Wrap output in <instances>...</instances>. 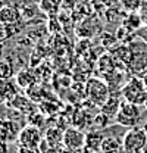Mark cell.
Wrapping results in <instances>:
<instances>
[{"instance_id":"obj_10","label":"cell","mask_w":147,"mask_h":153,"mask_svg":"<svg viewBox=\"0 0 147 153\" xmlns=\"http://www.w3.org/2000/svg\"><path fill=\"white\" fill-rule=\"evenodd\" d=\"M119 108H121V102L118 100V97L110 94V97L108 99V102H106L100 109H102L103 114H106L109 118H115L116 114H118V111H119Z\"/></svg>"},{"instance_id":"obj_11","label":"cell","mask_w":147,"mask_h":153,"mask_svg":"<svg viewBox=\"0 0 147 153\" xmlns=\"http://www.w3.org/2000/svg\"><path fill=\"white\" fill-rule=\"evenodd\" d=\"M103 140H105V137L100 135L97 131H91V133L85 134V146H87V149H90L93 152H97L102 147Z\"/></svg>"},{"instance_id":"obj_15","label":"cell","mask_w":147,"mask_h":153,"mask_svg":"<svg viewBox=\"0 0 147 153\" xmlns=\"http://www.w3.org/2000/svg\"><path fill=\"white\" fill-rule=\"evenodd\" d=\"M7 105L12 106V108H15V109H18V111H21V112H27L30 109V106H33V103L28 100V97H24V96H19V94L15 99H12Z\"/></svg>"},{"instance_id":"obj_1","label":"cell","mask_w":147,"mask_h":153,"mask_svg":"<svg viewBox=\"0 0 147 153\" xmlns=\"http://www.w3.org/2000/svg\"><path fill=\"white\" fill-rule=\"evenodd\" d=\"M121 94L124 96L125 102L135 103L138 106H146L147 103V87L141 78H131L127 81L121 88Z\"/></svg>"},{"instance_id":"obj_21","label":"cell","mask_w":147,"mask_h":153,"mask_svg":"<svg viewBox=\"0 0 147 153\" xmlns=\"http://www.w3.org/2000/svg\"><path fill=\"white\" fill-rule=\"evenodd\" d=\"M44 121H46V118H44L43 114H38V119H36V115H31V116H30V124H28V125H33V127L40 128V127L44 124Z\"/></svg>"},{"instance_id":"obj_5","label":"cell","mask_w":147,"mask_h":153,"mask_svg":"<svg viewBox=\"0 0 147 153\" xmlns=\"http://www.w3.org/2000/svg\"><path fill=\"white\" fill-rule=\"evenodd\" d=\"M19 146L24 149H34L37 150L41 144V134L40 128L33 127V125H27L25 128L21 130V134L18 137Z\"/></svg>"},{"instance_id":"obj_13","label":"cell","mask_w":147,"mask_h":153,"mask_svg":"<svg viewBox=\"0 0 147 153\" xmlns=\"http://www.w3.org/2000/svg\"><path fill=\"white\" fill-rule=\"evenodd\" d=\"M131 69H135V72H141L147 71V55L146 53H135L132 56V60L128 65Z\"/></svg>"},{"instance_id":"obj_8","label":"cell","mask_w":147,"mask_h":153,"mask_svg":"<svg viewBox=\"0 0 147 153\" xmlns=\"http://www.w3.org/2000/svg\"><path fill=\"white\" fill-rule=\"evenodd\" d=\"M16 84H18L21 88H31L34 84H36V75L31 69H21L18 74H16Z\"/></svg>"},{"instance_id":"obj_22","label":"cell","mask_w":147,"mask_h":153,"mask_svg":"<svg viewBox=\"0 0 147 153\" xmlns=\"http://www.w3.org/2000/svg\"><path fill=\"white\" fill-rule=\"evenodd\" d=\"M109 119H110V118L108 116V115L102 112L100 115H97V116L94 118V122H96V124H97L99 127H106V125H108V121H109Z\"/></svg>"},{"instance_id":"obj_16","label":"cell","mask_w":147,"mask_h":153,"mask_svg":"<svg viewBox=\"0 0 147 153\" xmlns=\"http://www.w3.org/2000/svg\"><path fill=\"white\" fill-rule=\"evenodd\" d=\"M122 25H124L125 28H128L129 31H134V30H137V28L141 27V18H140V15H138L137 12L128 13V16L124 19Z\"/></svg>"},{"instance_id":"obj_20","label":"cell","mask_w":147,"mask_h":153,"mask_svg":"<svg viewBox=\"0 0 147 153\" xmlns=\"http://www.w3.org/2000/svg\"><path fill=\"white\" fill-rule=\"evenodd\" d=\"M13 25H7L4 22L0 21V40H4V38L13 36Z\"/></svg>"},{"instance_id":"obj_3","label":"cell","mask_w":147,"mask_h":153,"mask_svg":"<svg viewBox=\"0 0 147 153\" xmlns=\"http://www.w3.org/2000/svg\"><path fill=\"white\" fill-rule=\"evenodd\" d=\"M115 121L122 127H128V128L137 127L138 122L141 121V108L135 103L124 102L121 103V108L115 116Z\"/></svg>"},{"instance_id":"obj_19","label":"cell","mask_w":147,"mask_h":153,"mask_svg":"<svg viewBox=\"0 0 147 153\" xmlns=\"http://www.w3.org/2000/svg\"><path fill=\"white\" fill-rule=\"evenodd\" d=\"M121 4L125 10H128L129 13L132 12H137L140 4H141V0H121Z\"/></svg>"},{"instance_id":"obj_24","label":"cell","mask_w":147,"mask_h":153,"mask_svg":"<svg viewBox=\"0 0 147 153\" xmlns=\"http://www.w3.org/2000/svg\"><path fill=\"white\" fill-rule=\"evenodd\" d=\"M141 79H143V82H144V85L147 87V71L143 74V76H141Z\"/></svg>"},{"instance_id":"obj_4","label":"cell","mask_w":147,"mask_h":153,"mask_svg":"<svg viewBox=\"0 0 147 153\" xmlns=\"http://www.w3.org/2000/svg\"><path fill=\"white\" fill-rule=\"evenodd\" d=\"M146 144L147 133L140 127H132L128 130L122 140V149L127 153H138L146 147Z\"/></svg>"},{"instance_id":"obj_7","label":"cell","mask_w":147,"mask_h":153,"mask_svg":"<svg viewBox=\"0 0 147 153\" xmlns=\"http://www.w3.org/2000/svg\"><path fill=\"white\" fill-rule=\"evenodd\" d=\"M21 19V12L16 7L12 6H4L0 9V21L7 24V25H16Z\"/></svg>"},{"instance_id":"obj_2","label":"cell","mask_w":147,"mask_h":153,"mask_svg":"<svg viewBox=\"0 0 147 153\" xmlns=\"http://www.w3.org/2000/svg\"><path fill=\"white\" fill-rule=\"evenodd\" d=\"M110 94H112V91H110L106 81L99 79V78L87 79V82H85V96L94 106L102 108L108 102Z\"/></svg>"},{"instance_id":"obj_17","label":"cell","mask_w":147,"mask_h":153,"mask_svg":"<svg viewBox=\"0 0 147 153\" xmlns=\"http://www.w3.org/2000/svg\"><path fill=\"white\" fill-rule=\"evenodd\" d=\"M15 75L13 72V66L9 60H0V81H6L10 79Z\"/></svg>"},{"instance_id":"obj_12","label":"cell","mask_w":147,"mask_h":153,"mask_svg":"<svg viewBox=\"0 0 147 153\" xmlns=\"http://www.w3.org/2000/svg\"><path fill=\"white\" fill-rule=\"evenodd\" d=\"M62 1L63 0H40L38 7L41 12H44L47 15H56L62 6Z\"/></svg>"},{"instance_id":"obj_23","label":"cell","mask_w":147,"mask_h":153,"mask_svg":"<svg viewBox=\"0 0 147 153\" xmlns=\"http://www.w3.org/2000/svg\"><path fill=\"white\" fill-rule=\"evenodd\" d=\"M0 153H7V143L0 140Z\"/></svg>"},{"instance_id":"obj_18","label":"cell","mask_w":147,"mask_h":153,"mask_svg":"<svg viewBox=\"0 0 147 153\" xmlns=\"http://www.w3.org/2000/svg\"><path fill=\"white\" fill-rule=\"evenodd\" d=\"M46 141H49L50 144L52 143H62V138H63V133H60L59 130H56V128H50L49 131H47V134H46Z\"/></svg>"},{"instance_id":"obj_14","label":"cell","mask_w":147,"mask_h":153,"mask_svg":"<svg viewBox=\"0 0 147 153\" xmlns=\"http://www.w3.org/2000/svg\"><path fill=\"white\" fill-rule=\"evenodd\" d=\"M100 150L103 153H118L121 150V143L116 141V138L113 137H105Z\"/></svg>"},{"instance_id":"obj_9","label":"cell","mask_w":147,"mask_h":153,"mask_svg":"<svg viewBox=\"0 0 147 153\" xmlns=\"http://www.w3.org/2000/svg\"><path fill=\"white\" fill-rule=\"evenodd\" d=\"M16 85L10 81V79H6V81H0V99L4 100L6 103H9L12 99L16 97Z\"/></svg>"},{"instance_id":"obj_6","label":"cell","mask_w":147,"mask_h":153,"mask_svg":"<svg viewBox=\"0 0 147 153\" xmlns=\"http://www.w3.org/2000/svg\"><path fill=\"white\" fill-rule=\"evenodd\" d=\"M62 144L68 150H79L82 146H85V134L78 128H66L63 131Z\"/></svg>"}]
</instances>
